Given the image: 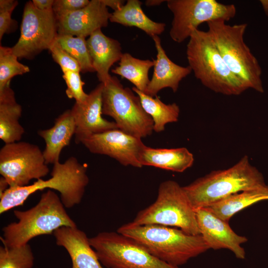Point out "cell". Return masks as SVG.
Segmentation results:
<instances>
[{"instance_id":"obj_18","label":"cell","mask_w":268,"mask_h":268,"mask_svg":"<svg viewBox=\"0 0 268 268\" xmlns=\"http://www.w3.org/2000/svg\"><path fill=\"white\" fill-rule=\"evenodd\" d=\"M56 244L68 253L72 268H103L89 238L76 227L63 226L53 232Z\"/></svg>"},{"instance_id":"obj_37","label":"cell","mask_w":268,"mask_h":268,"mask_svg":"<svg viewBox=\"0 0 268 268\" xmlns=\"http://www.w3.org/2000/svg\"><path fill=\"white\" fill-rule=\"evenodd\" d=\"M9 187L8 183L5 181L4 178L2 177H0V195L3 194L8 188Z\"/></svg>"},{"instance_id":"obj_4","label":"cell","mask_w":268,"mask_h":268,"mask_svg":"<svg viewBox=\"0 0 268 268\" xmlns=\"http://www.w3.org/2000/svg\"><path fill=\"white\" fill-rule=\"evenodd\" d=\"M65 207L59 196L48 190L42 194L34 206L24 211L14 210L18 221L2 228L0 239L3 245L20 246L36 236L53 233L60 227H76Z\"/></svg>"},{"instance_id":"obj_27","label":"cell","mask_w":268,"mask_h":268,"mask_svg":"<svg viewBox=\"0 0 268 268\" xmlns=\"http://www.w3.org/2000/svg\"><path fill=\"white\" fill-rule=\"evenodd\" d=\"M56 41L78 63L81 72L95 71L85 37L58 35Z\"/></svg>"},{"instance_id":"obj_22","label":"cell","mask_w":268,"mask_h":268,"mask_svg":"<svg viewBox=\"0 0 268 268\" xmlns=\"http://www.w3.org/2000/svg\"><path fill=\"white\" fill-rule=\"evenodd\" d=\"M139 162L142 166H153L176 172H183L194 162L193 154L185 147L155 148L145 146Z\"/></svg>"},{"instance_id":"obj_13","label":"cell","mask_w":268,"mask_h":268,"mask_svg":"<svg viewBox=\"0 0 268 268\" xmlns=\"http://www.w3.org/2000/svg\"><path fill=\"white\" fill-rule=\"evenodd\" d=\"M80 143L91 153L107 155L124 166L142 167L139 158L145 145L141 138L119 129L92 134Z\"/></svg>"},{"instance_id":"obj_39","label":"cell","mask_w":268,"mask_h":268,"mask_svg":"<svg viewBox=\"0 0 268 268\" xmlns=\"http://www.w3.org/2000/svg\"><path fill=\"white\" fill-rule=\"evenodd\" d=\"M260 1L263 5L266 14L268 16V0H261Z\"/></svg>"},{"instance_id":"obj_17","label":"cell","mask_w":268,"mask_h":268,"mask_svg":"<svg viewBox=\"0 0 268 268\" xmlns=\"http://www.w3.org/2000/svg\"><path fill=\"white\" fill-rule=\"evenodd\" d=\"M152 38L157 51L156 59H152L154 63L153 72L143 93L154 97L159 91L167 87L176 92L181 81L192 72V69L189 66H181L169 58L158 36H154Z\"/></svg>"},{"instance_id":"obj_5","label":"cell","mask_w":268,"mask_h":268,"mask_svg":"<svg viewBox=\"0 0 268 268\" xmlns=\"http://www.w3.org/2000/svg\"><path fill=\"white\" fill-rule=\"evenodd\" d=\"M186 55L196 78L212 91L238 95L248 89L228 68L207 31L198 29L192 33Z\"/></svg>"},{"instance_id":"obj_33","label":"cell","mask_w":268,"mask_h":268,"mask_svg":"<svg viewBox=\"0 0 268 268\" xmlns=\"http://www.w3.org/2000/svg\"><path fill=\"white\" fill-rule=\"evenodd\" d=\"M12 11L11 10H0V41L5 34L13 31L16 26V21L11 18Z\"/></svg>"},{"instance_id":"obj_15","label":"cell","mask_w":268,"mask_h":268,"mask_svg":"<svg viewBox=\"0 0 268 268\" xmlns=\"http://www.w3.org/2000/svg\"><path fill=\"white\" fill-rule=\"evenodd\" d=\"M111 13L102 0H91L84 7L57 17L58 35L86 38L106 27Z\"/></svg>"},{"instance_id":"obj_32","label":"cell","mask_w":268,"mask_h":268,"mask_svg":"<svg viewBox=\"0 0 268 268\" xmlns=\"http://www.w3.org/2000/svg\"><path fill=\"white\" fill-rule=\"evenodd\" d=\"M89 2L88 0H54L53 11L58 16L83 8Z\"/></svg>"},{"instance_id":"obj_26","label":"cell","mask_w":268,"mask_h":268,"mask_svg":"<svg viewBox=\"0 0 268 268\" xmlns=\"http://www.w3.org/2000/svg\"><path fill=\"white\" fill-rule=\"evenodd\" d=\"M154 65L153 60H140L125 53L119 61V66L111 71L127 79L138 90L144 92L150 81L148 72Z\"/></svg>"},{"instance_id":"obj_36","label":"cell","mask_w":268,"mask_h":268,"mask_svg":"<svg viewBox=\"0 0 268 268\" xmlns=\"http://www.w3.org/2000/svg\"><path fill=\"white\" fill-rule=\"evenodd\" d=\"M18 3V1L15 0H0V10H11L13 11Z\"/></svg>"},{"instance_id":"obj_6","label":"cell","mask_w":268,"mask_h":268,"mask_svg":"<svg viewBox=\"0 0 268 268\" xmlns=\"http://www.w3.org/2000/svg\"><path fill=\"white\" fill-rule=\"evenodd\" d=\"M223 19L207 22L208 32L225 64L246 86L263 93L262 69L244 40L246 23L230 25Z\"/></svg>"},{"instance_id":"obj_34","label":"cell","mask_w":268,"mask_h":268,"mask_svg":"<svg viewBox=\"0 0 268 268\" xmlns=\"http://www.w3.org/2000/svg\"><path fill=\"white\" fill-rule=\"evenodd\" d=\"M32 2L35 8L41 11L53 10L54 0H32Z\"/></svg>"},{"instance_id":"obj_30","label":"cell","mask_w":268,"mask_h":268,"mask_svg":"<svg viewBox=\"0 0 268 268\" xmlns=\"http://www.w3.org/2000/svg\"><path fill=\"white\" fill-rule=\"evenodd\" d=\"M63 77L67 86L66 93L69 99H74L75 102L80 103L84 101L88 94L84 92L83 87L85 84L80 77V72L64 70Z\"/></svg>"},{"instance_id":"obj_21","label":"cell","mask_w":268,"mask_h":268,"mask_svg":"<svg viewBox=\"0 0 268 268\" xmlns=\"http://www.w3.org/2000/svg\"><path fill=\"white\" fill-rule=\"evenodd\" d=\"M10 83L0 89V139L5 144L19 141L25 132L19 122L22 107Z\"/></svg>"},{"instance_id":"obj_38","label":"cell","mask_w":268,"mask_h":268,"mask_svg":"<svg viewBox=\"0 0 268 268\" xmlns=\"http://www.w3.org/2000/svg\"><path fill=\"white\" fill-rule=\"evenodd\" d=\"M166 1L163 0H147L145 1V4L147 6H158L162 2Z\"/></svg>"},{"instance_id":"obj_2","label":"cell","mask_w":268,"mask_h":268,"mask_svg":"<svg viewBox=\"0 0 268 268\" xmlns=\"http://www.w3.org/2000/svg\"><path fill=\"white\" fill-rule=\"evenodd\" d=\"M262 174L247 156L226 169L213 171L183 187L196 210L208 206L233 194L267 187Z\"/></svg>"},{"instance_id":"obj_28","label":"cell","mask_w":268,"mask_h":268,"mask_svg":"<svg viewBox=\"0 0 268 268\" xmlns=\"http://www.w3.org/2000/svg\"><path fill=\"white\" fill-rule=\"evenodd\" d=\"M34 258L30 246L0 247V268H32Z\"/></svg>"},{"instance_id":"obj_29","label":"cell","mask_w":268,"mask_h":268,"mask_svg":"<svg viewBox=\"0 0 268 268\" xmlns=\"http://www.w3.org/2000/svg\"><path fill=\"white\" fill-rule=\"evenodd\" d=\"M30 71L29 67L20 63L11 47L0 46V89L10 83L15 76Z\"/></svg>"},{"instance_id":"obj_16","label":"cell","mask_w":268,"mask_h":268,"mask_svg":"<svg viewBox=\"0 0 268 268\" xmlns=\"http://www.w3.org/2000/svg\"><path fill=\"white\" fill-rule=\"evenodd\" d=\"M103 86V83L100 82L88 94L84 101L75 102L71 109L76 125V143H80L82 139L92 134L118 129L114 122L109 121L102 117Z\"/></svg>"},{"instance_id":"obj_10","label":"cell","mask_w":268,"mask_h":268,"mask_svg":"<svg viewBox=\"0 0 268 268\" xmlns=\"http://www.w3.org/2000/svg\"><path fill=\"white\" fill-rule=\"evenodd\" d=\"M166 2L173 15L169 35L178 43L190 38L201 23L217 19L227 21L236 13L234 4H224L215 0H168Z\"/></svg>"},{"instance_id":"obj_31","label":"cell","mask_w":268,"mask_h":268,"mask_svg":"<svg viewBox=\"0 0 268 268\" xmlns=\"http://www.w3.org/2000/svg\"><path fill=\"white\" fill-rule=\"evenodd\" d=\"M49 51L54 61L60 66L62 71L70 70L81 72L78 63L56 40Z\"/></svg>"},{"instance_id":"obj_12","label":"cell","mask_w":268,"mask_h":268,"mask_svg":"<svg viewBox=\"0 0 268 268\" xmlns=\"http://www.w3.org/2000/svg\"><path fill=\"white\" fill-rule=\"evenodd\" d=\"M58 35L57 19L53 10H38L28 1L23 9L20 35L12 51L18 59H31L49 50Z\"/></svg>"},{"instance_id":"obj_8","label":"cell","mask_w":268,"mask_h":268,"mask_svg":"<svg viewBox=\"0 0 268 268\" xmlns=\"http://www.w3.org/2000/svg\"><path fill=\"white\" fill-rule=\"evenodd\" d=\"M102 94V114L112 117L118 129L142 138L153 131V122L144 110L137 95L124 87L115 76L105 83Z\"/></svg>"},{"instance_id":"obj_11","label":"cell","mask_w":268,"mask_h":268,"mask_svg":"<svg viewBox=\"0 0 268 268\" xmlns=\"http://www.w3.org/2000/svg\"><path fill=\"white\" fill-rule=\"evenodd\" d=\"M49 172L43 151L36 144L18 141L5 144L0 150V174L9 188L28 186Z\"/></svg>"},{"instance_id":"obj_1","label":"cell","mask_w":268,"mask_h":268,"mask_svg":"<svg viewBox=\"0 0 268 268\" xmlns=\"http://www.w3.org/2000/svg\"><path fill=\"white\" fill-rule=\"evenodd\" d=\"M117 232L135 240L160 260L177 267L209 249L201 234L190 235L161 225H134L129 222Z\"/></svg>"},{"instance_id":"obj_19","label":"cell","mask_w":268,"mask_h":268,"mask_svg":"<svg viewBox=\"0 0 268 268\" xmlns=\"http://www.w3.org/2000/svg\"><path fill=\"white\" fill-rule=\"evenodd\" d=\"M86 42L94 71L99 81L105 83L111 77V67L119 62L123 55L121 44L106 36L101 29L92 33Z\"/></svg>"},{"instance_id":"obj_20","label":"cell","mask_w":268,"mask_h":268,"mask_svg":"<svg viewBox=\"0 0 268 268\" xmlns=\"http://www.w3.org/2000/svg\"><path fill=\"white\" fill-rule=\"evenodd\" d=\"M75 123L71 109H68L56 118L52 127L38 132L45 142L43 153L47 165L59 162L62 149L69 145L75 134Z\"/></svg>"},{"instance_id":"obj_3","label":"cell","mask_w":268,"mask_h":268,"mask_svg":"<svg viewBox=\"0 0 268 268\" xmlns=\"http://www.w3.org/2000/svg\"><path fill=\"white\" fill-rule=\"evenodd\" d=\"M86 165L80 163L75 157L68 158L64 163L53 164L51 178L37 180L23 187L8 188L0 195V213L23 204L27 199L38 191L46 188L58 191L66 208L79 204L89 183Z\"/></svg>"},{"instance_id":"obj_9","label":"cell","mask_w":268,"mask_h":268,"mask_svg":"<svg viewBox=\"0 0 268 268\" xmlns=\"http://www.w3.org/2000/svg\"><path fill=\"white\" fill-rule=\"evenodd\" d=\"M89 242L107 268H180L160 260L135 240L118 232L99 233Z\"/></svg>"},{"instance_id":"obj_25","label":"cell","mask_w":268,"mask_h":268,"mask_svg":"<svg viewBox=\"0 0 268 268\" xmlns=\"http://www.w3.org/2000/svg\"><path fill=\"white\" fill-rule=\"evenodd\" d=\"M132 90L138 96L145 112L153 122V131L162 132L168 123L178 121L180 108L175 103L166 104L157 96L152 97L133 87Z\"/></svg>"},{"instance_id":"obj_35","label":"cell","mask_w":268,"mask_h":268,"mask_svg":"<svg viewBox=\"0 0 268 268\" xmlns=\"http://www.w3.org/2000/svg\"><path fill=\"white\" fill-rule=\"evenodd\" d=\"M102 1L107 7H110L114 11H116L120 9L125 4V1L122 0H102Z\"/></svg>"},{"instance_id":"obj_7","label":"cell","mask_w":268,"mask_h":268,"mask_svg":"<svg viewBox=\"0 0 268 268\" xmlns=\"http://www.w3.org/2000/svg\"><path fill=\"white\" fill-rule=\"evenodd\" d=\"M130 223L176 227L188 234H200L196 210L183 187L173 180L162 182L155 201L139 211Z\"/></svg>"},{"instance_id":"obj_24","label":"cell","mask_w":268,"mask_h":268,"mask_svg":"<svg viewBox=\"0 0 268 268\" xmlns=\"http://www.w3.org/2000/svg\"><path fill=\"white\" fill-rule=\"evenodd\" d=\"M265 200H268V185L264 189L248 190L233 194L205 208L228 222L236 213Z\"/></svg>"},{"instance_id":"obj_14","label":"cell","mask_w":268,"mask_h":268,"mask_svg":"<svg viewBox=\"0 0 268 268\" xmlns=\"http://www.w3.org/2000/svg\"><path fill=\"white\" fill-rule=\"evenodd\" d=\"M200 234L209 249H227L239 259H244L246 253L241 245L247 238L236 233L228 222L221 219L205 207L196 209Z\"/></svg>"},{"instance_id":"obj_23","label":"cell","mask_w":268,"mask_h":268,"mask_svg":"<svg viewBox=\"0 0 268 268\" xmlns=\"http://www.w3.org/2000/svg\"><path fill=\"white\" fill-rule=\"evenodd\" d=\"M142 2L138 0H128L120 9L111 13L109 21L125 26L135 27L151 38L162 34L165 23L152 20L143 12Z\"/></svg>"}]
</instances>
